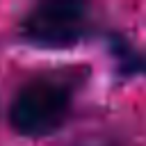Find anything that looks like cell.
Masks as SVG:
<instances>
[{
	"mask_svg": "<svg viewBox=\"0 0 146 146\" xmlns=\"http://www.w3.org/2000/svg\"><path fill=\"white\" fill-rule=\"evenodd\" d=\"M89 68L64 66L27 75L7 105L9 128L25 139H46L62 132L75 114Z\"/></svg>",
	"mask_w": 146,
	"mask_h": 146,
	"instance_id": "obj_1",
	"label": "cell"
},
{
	"mask_svg": "<svg viewBox=\"0 0 146 146\" xmlns=\"http://www.w3.org/2000/svg\"><path fill=\"white\" fill-rule=\"evenodd\" d=\"M105 32L96 9L82 0H43L18 21V36L39 50H73Z\"/></svg>",
	"mask_w": 146,
	"mask_h": 146,
	"instance_id": "obj_2",
	"label": "cell"
},
{
	"mask_svg": "<svg viewBox=\"0 0 146 146\" xmlns=\"http://www.w3.org/2000/svg\"><path fill=\"white\" fill-rule=\"evenodd\" d=\"M110 55L123 78H146V48L125 34H105Z\"/></svg>",
	"mask_w": 146,
	"mask_h": 146,
	"instance_id": "obj_3",
	"label": "cell"
}]
</instances>
